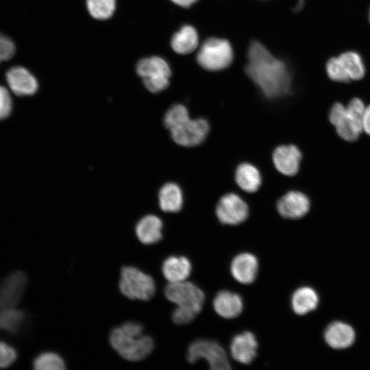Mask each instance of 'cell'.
Wrapping results in <instances>:
<instances>
[{
	"instance_id": "obj_2",
	"label": "cell",
	"mask_w": 370,
	"mask_h": 370,
	"mask_svg": "<svg viewBox=\"0 0 370 370\" xmlns=\"http://www.w3.org/2000/svg\"><path fill=\"white\" fill-rule=\"evenodd\" d=\"M110 343L123 358L139 361L148 356L153 349L154 342L149 336L143 334V328L138 322L127 321L112 330Z\"/></svg>"
},
{
	"instance_id": "obj_18",
	"label": "cell",
	"mask_w": 370,
	"mask_h": 370,
	"mask_svg": "<svg viewBox=\"0 0 370 370\" xmlns=\"http://www.w3.org/2000/svg\"><path fill=\"white\" fill-rule=\"evenodd\" d=\"M162 221L156 215L148 214L141 218L135 228L138 240L143 244L158 243L162 237Z\"/></svg>"
},
{
	"instance_id": "obj_27",
	"label": "cell",
	"mask_w": 370,
	"mask_h": 370,
	"mask_svg": "<svg viewBox=\"0 0 370 370\" xmlns=\"http://www.w3.org/2000/svg\"><path fill=\"white\" fill-rule=\"evenodd\" d=\"M190 118L188 108L183 104L175 103L171 106L164 113L163 125L169 130H172Z\"/></svg>"
},
{
	"instance_id": "obj_37",
	"label": "cell",
	"mask_w": 370,
	"mask_h": 370,
	"mask_svg": "<svg viewBox=\"0 0 370 370\" xmlns=\"http://www.w3.org/2000/svg\"><path fill=\"white\" fill-rule=\"evenodd\" d=\"M369 20H370V12H369Z\"/></svg>"
},
{
	"instance_id": "obj_33",
	"label": "cell",
	"mask_w": 370,
	"mask_h": 370,
	"mask_svg": "<svg viewBox=\"0 0 370 370\" xmlns=\"http://www.w3.org/2000/svg\"><path fill=\"white\" fill-rule=\"evenodd\" d=\"M12 108V98L8 90L0 86V120L7 118Z\"/></svg>"
},
{
	"instance_id": "obj_3",
	"label": "cell",
	"mask_w": 370,
	"mask_h": 370,
	"mask_svg": "<svg viewBox=\"0 0 370 370\" xmlns=\"http://www.w3.org/2000/svg\"><path fill=\"white\" fill-rule=\"evenodd\" d=\"M366 106L359 98L352 99L347 106L335 103L329 114V120L337 134L348 142L356 140L362 132V120Z\"/></svg>"
},
{
	"instance_id": "obj_21",
	"label": "cell",
	"mask_w": 370,
	"mask_h": 370,
	"mask_svg": "<svg viewBox=\"0 0 370 370\" xmlns=\"http://www.w3.org/2000/svg\"><path fill=\"white\" fill-rule=\"evenodd\" d=\"M213 306L219 315L226 319H232L240 314L243 310V304L238 294L222 291L214 297Z\"/></svg>"
},
{
	"instance_id": "obj_23",
	"label": "cell",
	"mask_w": 370,
	"mask_h": 370,
	"mask_svg": "<svg viewBox=\"0 0 370 370\" xmlns=\"http://www.w3.org/2000/svg\"><path fill=\"white\" fill-rule=\"evenodd\" d=\"M162 271L169 282L184 281L190 273L191 264L184 256H170L164 261Z\"/></svg>"
},
{
	"instance_id": "obj_7",
	"label": "cell",
	"mask_w": 370,
	"mask_h": 370,
	"mask_svg": "<svg viewBox=\"0 0 370 370\" xmlns=\"http://www.w3.org/2000/svg\"><path fill=\"white\" fill-rule=\"evenodd\" d=\"M210 125L203 117L190 118L180 125L169 130L173 141L183 147L193 148L201 145L209 136Z\"/></svg>"
},
{
	"instance_id": "obj_26",
	"label": "cell",
	"mask_w": 370,
	"mask_h": 370,
	"mask_svg": "<svg viewBox=\"0 0 370 370\" xmlns=\"http://www.w3.org/2000/svg\"><path fill=\"white\" fill-rule=\"evenodd\" d=\"M25 319V313L16 308L1 310L0 329L11 333L19 332Z\"/></svg>"
},
{
	"instance_id": "obj_31",
	"label": "cell",
	"mask_w": 370,
	"mask_h": 370,
	"mask_svg": "<svg viewBox=\"0 0 370 370\" xmlns=\"http://www.w3.org/2000/svg\"><path fill=\"white\" fill-rule=\"evenodd\" d=\"M200 311L188 307L177 306L172 313L173 321L183 325L192 321Z\"/></svg>"
},
{
	"instance_id": "obj_29",
	"label": "cell",
	"mask_w": 370,
	"mask_h": 370,
	"mask_svg": "<svg viewBox=\"0 0 370 370\" xmlns=\"http://www.w3.org/2000/svg\"><path fill=\"white\" fill-rule=\"evenodd\" d=\"M115 0H87L86 5L90 14L96 19L110 18L115 10Z\"/></svg>"
},
{
	"instance_id": "obj_4",
	"label": "cell",
	"mask_w": 370,
	"mask_h": 370,
	"mask_svg": "<svg viewBox=\"0 0 370 370\" xmlns=\"http://www.w3.org/2000/svg\"><path fill=\"white\" fill-rule=\"evenodd\" d=\"M233 58V49L228 40L212 37L201 45L197 54V62L205 70L218 71L228 67Z\"/></svg>"
},
{
	"instance_id": "obj_36",
	"label": "cell",
	"mask_w": 370,
	"mask_h": 370,
	"mask_svg": "<svg viewBox=\"0 0 370 370\" xmlns=\"http://www.w3.org/2000/svg\"><path fill=\"white\" fill-rule=\"evenodd\" d=\"M173 3L183 8H188L198 0H171Z\"/></svg>"
},
{
	"instance_id": "obj_28",
	"label": "cell",
	"mask_w": 370,
	"mask_h": 370,
	"mask_svg": "<svg viewBox=\"0 0 370 370\" xmlns=\"http://www.w3.org/2000/svg\"><path fill=\"white\" fill-rule=\"evenodd\" d=\"M33 367L38 370H62L65 369V363L58 354L46 352L34 358Z\"/></svg>"
},
{
	"instance_id": "obj_24",
	"label": "cell",
	"mask_w": 370,
	"mask_h": 370,
	"mask_svg": "<svg viewBox=\"0 0 370 370\" xmlns=\"http://www.w3.org/2000/svg\"><path fill=\"white\" fill-rule=\"evenodd\" d=\"M319 302L316 291L308 286L297 289L291 298V306L293 311L299 315H303L314 310Z\"/></svg>"
},
{
	"instance_id": "obj_32",
	"label": "cell",
	"mask_w": 370,
	"mask_h": 370,
	"mask_svg": "<svg viewBox=\"0 0 370 370\" xmlns=\"http://www.w3.org/2000/svg\"><path fill=\"white\" fill-rule=\"evenodd\" d=\"M17 358V352L14 347L0 341V368H7Z\"/></svg>"
},
{
	"instance_id": "obj_16",
	"label": "cell",
	"mask_w": 370,
	"mask_h": 370,
	"mask_svg": "<svg viewBox=\"0 0 370 370\" xmlns=\"http://www.w3.org/2000/svg\"><path fill=\"white\" fill-rule=\"evenodd\" d=\"M230 270L238 282L250 284L255 280L258 273V260L249 253L241 254L233 259Z\"/></svg>"
},
{
	"instance_id": "obj_17",
	"label": "cell",
	"mask_w": 370,
	"mask_h": 370,
	"mask_svg": "<svg viewBox=\"0 0 370 370\" xmlns=\"http://www.w3.org/2000/svg\"><path fill=\"white\" fill-rule=\"evenodd\" d=\"M258 343L255 336L250 332H245L235 336L231 343L232 357L243 364L250 363L256 357Z\"/></svg>"
},
{
	"instance_id": "obj_19",
	"label": "cell",
	"mask_w": 370,
	"mask_h": 370,
	"mask_svg": "<svg viewBox=\"0 0 370 370\" xmlns=\"http://www.w3.org/2000/svg\"><path fill=\"white\" fill-rule=\"evenodd\" d=\"M324 338L331 347L344 349L352 345L355 339V332L348 324L336 321L326 328Z\"/></svg>"
},
{
	"instance_id": "obj_13",
	"label": "cell",
	"mask_w": 370,
	"mask_h": 370,
	"mask_svg": "<svg viewBox=\"0 0 370 370\" xmlns=\"http://www.w3.org/2000/svg\"><path fill=\"white\" fill-rule=\"evenodd\" d=\"M310 207L308 196L299 190H290L277 201L276 209L279 214L287 219H298L304 217Z\"/></svg>"
},
{
	"instance_id": "obj_22",
	"label": "cell",
	"mask_w": 370,
	"mask_h": 370,
	"mask_svg": "<svg viewBox=\"0 0 370 370\" xmlns=\"http://www.w3.org/2000/svg\"><path fill=\"white\" fill-rule=\"evenodd\" d=\"M199 45L197 30L191 25H183L172 36L171 46L178 54H188L194 51Z\"/></svg>"
},
{
	"instance_id": "obj_15",
	"label": "cell",
	"mask_w": 370,
	"mask_h": 370,
	"mask_svg": "<svg viewBox=\"0 0 370 370\" xmlns=\"http://www.w3.org/2000/svg\"><path fill=\"white\" fill-rule=\"evenodd\" d=\"M234 181L237 186L247 193L258 192L262 183L260 170L249 162H241L234 171Z\"/></svg>"
},
{
	"instance_id": "obj_14",
	"label": "cell",
	"mask_w": 370,
	"mask_h": 370,
	"mask_svg": "<svg viewBox=\"0 0 370 370\" xmlns=\"http://www.w3.org/2000/svg\"><path fill=\"white\" fill-rule=\"evenodd\" d=\"M6 81L11 90L18 96H30L38 90L36 77L25 68L14 66L6 73Z\"/></svg>"
},
{
	"instance_id": "obj_10",
	"label": "cell",
	"mask_w": 370,
	"mask_h": 370,
	"mask_svg": "<svg viewBox=\"0 0 370 370\" xmlns=\"http://www.w3.org/2000/svg\"><path fill=\"white\" fill-rule=\"evenodd\" d=\"M164 295L177 306L188 307L201 311L205 295L194 284L188 282H170L164 289Z\"/></svg>"
},
{
	"instance_id": "obj_9",
	"label": "cell",
	"mask_w": 370,
	"mask_h": 370,
	"mask_svg": "<svg viewBox=\"0 0 370 370\" xmlns=\"http://www.w3.org/2000/svg\"><path fill=\"white\" fill-rule=\"evenodd\" d=\"M215 213L221 223L236 225L248 218L249 208L239 195L230 192L220 197L216 204Z\"/></svg>"
},
{
	"instance_id": "obj_8",
	"label": "cell",
	"mask_w": 370,
	"mask_h": 370,
	"mask_svg": "<svg viewBox=\"0 0 370 370\" xmlns=\"http://www.w3.org/2000/svg\"><path fill=\"white\" fill-rule=\"evenodd\" d=\"M204 358L210 368L214 370L231 369L225 352L217 342L208 339H198L188 347L187 359L190 363Z\"/></svg>"
},
{
	"instance_id": "obj_34",
	"label": "cell",
	"mask_w": 370,
	"mask_h": 370,
	"mask_svg": "<svg viewBox=\"0 0 370 370\" xmlns=\"http://www.w3.org/2000/svg\"><path fill=\"white\" fill-rule=\"evenodd\" d=\"M15 53V45L12 40L0 34V63L12 58Z\"/></svg>"
},
{
	"instance_id": "obj_6",
	"label": "cell",
	"mask_w": 370,
	"mask_h": 370,
	"mask_svg": "<svg viewBox=\"0 0 370 370\" xmlns=\"http://www.w3.org/2000/svg\"><path fill=\"white\" fill-rule=\"evenodd\" d=\"M136 72L151 92H160L169 85L171 68L162 58L151 56L141 59L137 63Z\"/></svg>"
},
{
	"instance_id": "obj_25",
	"label": "cell",
	"mask_w": 370,
	"mask_h": 370,
	"mask_svg": "<svg viewBox=\"0 0 370 370\" xmlns=\"http://www.w3.org/2000/svg\"><path fill=\"white\" fill-rule=\"evenodd\" d=\"M338 58L350 80H359L364 77L365 66L358 53L354 51H347L341 54Z\"/></svg>"
},
{
	"instance_id": "obj_35",
	"label": "cell",
	"mask_w": 370,
	"mask_h": 370,
	"mask_svg": "<svg viewBox=\"0 0 370 370\" xmlns=\"http://www.w3.org/2000/svg\"><path fill=\"white\" fill-rule=\"evenodd\" d=\"M362 130L363 132L370 136V105L367 106L365 110L362 120Z\"/></svg>"
},
{
	"instance_id": "obj_12",
	"label": "cell",
	"mask_w": 370,
	"mask_h": 370,
	"mask_svg": "<svg viewBox=\"0 0 370 370\" xmlns=\"http://www.w3.org/2000/svg\"><path fill=\"white\" fill-rule=\"evenodd\" d=\"M27 279L22 271H14L0 284V310L16 308L26 288Z\"/></svg>"
},
{
	"instance_id": "obj_1",
	"label": "cell",
	"mask_w": 370,
	"mask_h": 370,
	"mask_svg": "<svg viewBox=\"0 0 370 370\" xmlns=\"http://www.w3.org/2000/svg\"><path fill=\"white\" fill-rule=\"evenodd\" d=\"M245 72L269 99L285 96L291 90V77L287 66L258 40L249 46Z\"/></svg>"
},
{
	"instance_id": "obj_30",
	"label": "cell",
	"mask_w": 370,
	"mask_h": 370,
	"mask_svg": "<svg viewBox=\"0 0 370 370\" xmlns=\"http://www.w3.org/2000/svg\"><path fill=\"white\" fill-rule=\"evenodd\" d=\"M326 72L328 77L337 82H348L350 79L346 73L338 57L331 58L326 64Z\"/></svg>"
},
{
	"instance_id": "obj_11",
	"label": "cell",
	"mask_w": 370,
	"mask_h": 370,
	"mask_svg": "<svg viewBox=\"0 0 370 370\" xmlns=\"http://www.w3.org/2000/svg\"><path fill=\"white\" fill-rule=\"evenodd\" d=\"M302 154L295 145L283 144L277 146L272 152L271 160L275 169L287 177H293L299 171Z\"/></svg>"
},
{
	"instance_id": "obj_5",
	"label": "cell",
	"mask_w": 370,
	"mask_h": 370,
	"mask_svg": "<svg viewBox=\"0 0 370 370\" xmlns=\"http://www.w3.org/2000/svg\"><path fill=\"white\" fill-rule=\"evenodd\" d=\"M119 286L121 293L131 299L147 301L156 292L152 277L131 266L122 268Z\"/></svg>"
},
{
	"instance_id": "obj_20",
	"label": "cell",
	"mask_w": 370,
	"mask_h": 370,
	"mask_svg": "<svg viewBox=\"0 0 370 370\" xmlns=\"http://www.w3.org/2000/svg\"><path fill=\"white\" fill-rule=\"evenodd\" d=\"M158 199L160 208L164 212H177L184 205L183 191L177 184L167 182L160 188Z\"/></svg>"
}]
</instances>
